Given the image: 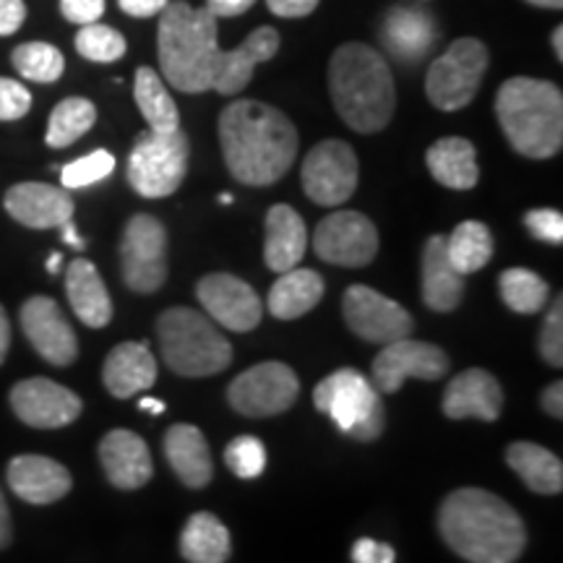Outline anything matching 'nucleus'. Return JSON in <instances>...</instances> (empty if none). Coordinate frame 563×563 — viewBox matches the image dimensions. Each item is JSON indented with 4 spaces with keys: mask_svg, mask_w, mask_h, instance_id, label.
Masks as SVG:
<instances>
[{
    "mask_svg": "<svg viewBox=\"0 0 563 563\" xmlns=\"http://www.w3.org/2000/svg\"><path fill=\"white\" fill-rule=\"evenodd\" d=\"M394 548L386 543H378V540L361 538L355 545H352V561L355 563H394Z\"/></svg>",
    "mask_w": 563,
    "mask_h": 563,
    "instance_id": "obj_46",
    "label": "nucleus"
},
{
    "mask_svg": "<svg viewBox=\"0 0 563 563\" xmlns=\"http://www.w3.org/2000/svg\"><path fill=\"white\" fill-rule=\"evenodd\" d=\"M527 230L538 241L561 245L563 243V214L559 209H532L525 214Z\"/></svg>",
    "mask_w": 563,
    "mask_h": 563,
    "instance_id": "obj_43",
    "label": "nucleus"
},
{
    "mask_svg": "<svg viewBox=\"0 0 563 563\" xmlns=\"http://www.w3.org/2000/svg\"><path fill=\"white\" fill-rule=\"evenodd\" d=\"M217 19L207 9H191L186 0L167 3L159 13L157 55L162 79L186 95L211 89V74L220 53Z\"/></svg>",
    "mask_w": 563,
    "mask_h": 563,
    "instance_id": "obj_4",
    "label": "nucleus"
},
{
    "mask_svg": "<svg viewBox=\"0 0 563 563\" xmlns=\"http://www.w3.org/2000/svg\"><path fill=\"white\" fill-rule=\"evenodd\" d=\"M496 115L514 152L548 159L563 146V95L553 81L517 76L501 84Z\"/></svg>",
    "mask_w": 563,
    "mask_h": 563,
    "instance_id": "obj_5",
    "label": "nucleus"
},
{
    "mask_svg": "<svg viewBox=\"0 0 563 563\" xmlns=\"http://www.w3.org/2000/svg\"><path fill=\"white\" fill-rule=\"evenodd\" d=\"M266 5H269V11L274 13V16L302 19V16H308V13L316 11L319 0H266Z\"/></svg>",
    "mask_w": 563,
    "mask_h": 563,
    "instance_id": "obj_48",
    "label": "nucleus"
},
{
    "mask_svg": "<svg viewBox=\"0 0 563 563\" xmlns=\"http://www.w3.org/2000/svg\"><path fill=\"white\" fill-rule=\"evenodd\" d=\"M543 410L555 420L563 418V384L561 382H553L543 391Z\"/></svg>",
    "mask_w": 563,
    "mask_h": 563,
    "instance_id": "obj_51",
    "label": "nucleus"
},
{
    "mask_svg": "<svg viewBox=\"0 0 563 563\" xmlns=\"http://www.w3.org/2000/svg\"><path fill=\"white\" fill-rule=\"evenodd\" d=\"M112 170H115V157L108 150H97L63 167L60 183L66 191H76V188L95 186V183L110 178Z\"/></svg>",
    "mask_w": 563,
    "mask_h": 563,
    "instance_id": "obj_40",
    "label": "nucleus"
},
{
    "mask_svg": "<svg viewBox=\"0 0 563 563\" xmlns=\"http://www.w3.org/2000/svg\"><path fill=\"white\" fill-rule=\"evenodd\" d=\"M540 355L548 365L561 368L563 365V300L555 298L551 313L545 316L543 329H540Z\"/></svg>",
    "mask_w": 563,
    "mask_h": 563,
    "instance_id": "obj_42",
    "label": "nucleus"
},
{
    "mask_svg": "<svg viewBox=\"0 0 563 563\" xmlns=\"http://www.w3.org/2000/svg\"><path fill=\"white\" fill-rule=\"evenodd\" d=\"M498 290L506 306L514 313L534 316L545 308V302L551 300V287L548 282L530 269H506L498 277Z\"/></svg>",
    "mask_w": 563,
    "mask_h": 563,
    "instance_id": "obj_37",
    "label": "nucleus"
},
{
    "mask_svg": "<svg viewBox=\"0 0 563 563\" xmlns=\"http://www.w3.org/2000/svg\"><path fill=\"white\" fill-rule=\"evenodd\" d=\"M26 19L24 0H0V37L19 32Z\"/></svg>",
    "mask_w": 563,
    "mask_h": 563,
    "instance_id": "obj_47",
    "label": "nucleus"
},
{
    "mask_svg": "<svg viewBox=\"0 0 563 563\" xmlns=\"http://www.w3.org/2000/svg\"><path fill=\"white\" fill-rule=\"evenodd\" d=\"M32 110V95L24 84L0 79V121H19Z\"/></svg>",
    "mask_w": 563,
    "mask_h": 563,
    "instance_id": "obj_44",
    "label": "nucleus"
},
{
    "mask_svg": "<svg viewBox=\"0 0 563 563\" xmlns=\"http://www.w3.org/2000/svg\"><path fill=\"white\" fill-rule=\"evenodd\" d=\"M97 121V108L84 97H68L55 104L47 123L45 141L53 150H66V146L79 141Z\"/></svg>",
    "mask_w": 563,
    "mask_h": 563,
    "instance_id": "obj_36",
    "label": "nucleus"
},
{
    "mask_svg": "<svg viewBox=\"0 0 563 563\" xmlns=\"http://www.w3.org/2000/svg\"><path fill=\"white\" fill-rule=\"evenodd\" d=\"M342 313L352 334H357L365 342L389 344L412 334V316L399 306L397 300L386 298L373 287L352 285L344 292Z\"/></svg>",
    "mask_w": 563,
    "mask_h": 563,
    "instance_id": "obj_14",
    "label": "nucleus"
},
{
    "mask_svg": "<svg viewBox=\"0 0 563 563\" xmlns=\"http://www.w3.org/2000/svg\"><path fill=\"white\" fill-rule=\"evenodd\" d=\"M9 485L21 501L45 506L66 496L70 490V475L51 456L21 454L9 464Z\"/></svg>",
    "mask_w": 563,
    "mask_h": 563,
    "instance_id": "obj_23",
    "label": "nucleus"
},
{
    "mask_svg": "<svg viewBox=\"0 0 563 563\" xmlns=\"http://www.w3.org/2000/svg\"><path fill=\"white\" fill-rule=\"evenodd\" d=\"M449 357L446 352L435 344L418 342L405 336V340L384 344L373 361L371 376L373 386L382 394H394L402 389L407 378H420V382H439L446 376Z\"/></svg>",
    "mask_w": 563,
    "mask_h": 563,
    "instance_id": "obj_15",
    "label": "nucleus"
},
{
    "mask_svg": "<svg viewBox=\"0 0 563 563\" xmlns=\"http://www.w3.org/2000/svg\"><path fill=\"white\" fill-rule=\"evenodd\" d=\"M382 40L397 60L420 63L435 45L433 16L415 5H397L386 13Z\"/></svg>",
    "mask_w": 563,
    "mask_h": 563,
    "instance_id": "obj_25",
    "label": "nucleus"
},
{
    "mask_svg": "<svg viewBox=\"0 0 563 563\" xmlns=\"http://www.w3.org/2000/svg\"><path fill=\"white\" fill-rule=\"evenodd\" d=\"M224 462H228L230 473L241 481H256L266 470V449L256 435H238L224 449Z\"/></svg>",
    "mask_w": 563,
    "mask_h": 563,
    "instance_id": "obj_41",
    "label": "nucleus"
},
{
    "mask_svg": "<svg viewBox=\"0 0 563 563\" xmlns=\"http://www.w3.org/2000/svg\"><path fill=\"white\" fill-rule=\"evenodd\" d=\"M357 178V154L340 139L321 141L302 159V191L319 207H342L355 194Z\"/></svg>",
    "mask_w": 563,
    "mask_h": 563,
    "instance_id": "obj_11",
    "label": "nucleus"
},
{
    "mask_svg": "<svg viewBox=\"0 0 563 563\" xmlns=\"http://www.w3.org/2000/svg\"><path fill=\"white\" fill-rule=\"evenodd\" d=\"M316 410L329 415L342 433L355 441H376L384 433L386 410L382 391L355 368H340L313 389Z\"/></svg>",
    "mask_w": 563,
    "mask_h": 563,
    "instance_id": "obj_7",
    "label": "nucleus"
},
{
    "mask_svg": "<svg viewBox=\"0 0 563 563\" xmlns=\"http://www.w3.org/2000/svg\"><path fill=\"white\" fill-rule=\"evenodd\" d=\"M9 347H11V323H9V316L3 311V306H0V363H3L5 355H9Z\"/></svg>",
    "mask_w": 563,
    "mask_h": 563,
    "instance_id": "obj_53",
    "label": "nucleus"
},
{
    "mask_svg": "<svg viewBox=\"0 0 563 563\" xmlns=\"http://www.w3.org/2000/svg\"><path fill=\"white\" fill-rule=\"evenodd\" d=\"M21 329L37 350L42 361L51 365H70L79 357V340L60 306L45 295H34L21 306Z\"/></svg>",
    "mask_w": 563,
    "mask_h": 563,
    "instance_id": "obj_17",
    "label": "nucleus"
},
{
    "mask_svg": "<svg viewBox=\"0 0 563 563\" xmlns=\"http://www.w3.org/2000/svg\"><path fill=\"white\" fill-rule=\"evenodd\" d=\"M76 51L91 63H115L125 55V37L104 24H84L76 34Z\"/></svg>",
    "mask_w": 563,
    "mask_h": 563,
    "instance_id": "obj_39",
    "label": "nucleus"
},
{
    "mask_svg": "<svg viewBox=\"0 0 563 563\" xmlns=\"http://www.w3.org/2000/svg\"><path fill=\"white\" fill-rule=\"evenodd\" d=\"M191 159V141L180 129L144 131L129 157V183L144 199H165L180 188Z\"/></svg>",
    "mask_w": 563,
    "mask_h": 563,
    "instance_id": "obj_8",
    "label": "nucleus"
},
{
    "mask_svg": "<svg viewBox=\"0 0 563 563\" xmlns=\"http://www.w3.org/2000/svg\"><path fill=\"white\" fill-rule=\"evenodd\" d=\"M11 63L26 81L37 84L58 81L63 76V68H66L63 53L55 45H51V42H24V45H19L13 51Z\"/></svg>",
    "mask_w": 563,
    "mask_h": 563,
    "instance_id": "obj_38",
    "label": "nucleus"
},
{
    "mask_svg": "<svg viewBox=\"0 0 563 563\" xmlns=\"http://www.w3.org/2000/svg\"><path fill=\"white\" fill-rule=\"evenodd\" d=\"M220 146L232 178L243 186H272L298 157V129L285 112L266 102L238 100L222 110Z\"/></svg>",
    "mask_w": 563,
    "mask_h": 563,
    "instance_id": "obj_1",
    "label": "nucleus"
},
{
    "mask_svg": "<svg viewBox=\"0 0 563 563\" xmlns=\"http://www.w3.org/2000/svg\"><path fill=\"white\" fill-rule=\"evenodd\" d=\"M443 543L470 563H514L527 548V527L496 493L460 488L439 511Z\"/></svg>",
    "mask_w": 563,
    "mask_h": 563,
    "instance_id": "obj_2",
    "label": "nucleus"
},
{
    "mask_svg": "<svg viewBox=\"0 0 563 563\" xmlns=\"http://www.w3.org/2000/svg\"><path fill=\"white\" fill-rule=\"evenodd\" d=\"M11 407L32 428H63L81 415V399L51 378H26L11 389Z\"/></svg>",
    "mask_w": 563,
    "mask_h": 563,
    "instance_id": "obj_18",
    "label": "nucleus"
},
{
    "mask_svg": "<svg viewBox=\"0 0 563 563\" xmlns=\"http://www.w3.org/2000/svg\"><path fill=\"white\" fill-rule=\"evenodd\" d=\"M323 298V277L313 269H295L282 272L279 279L274 282L266 308L274 319L292 321L313 311Z\"/></svg>",
    "mask_w": 563,
    "mask_h": 563,
    "instance_id": "obj_31",
    "label": "nucleus"
},
{
    "mask_svg": "<svg viewBox=\"0 0 563 563\" xmlns=\"http://www.w3.org/2000/svg\"><path fill=\"white\" fill-rule=\"evenodd\" d=\"M475 144L462 136L439 139L431 150L426 152L428 170L441 186L454 188V191H470L481 180L475 159Z\"/></svg>",
    "mask_w": 563,
    "mask_h": 563,
    "instance_id": "obj_30",
    "label": "nucleus"
},
{
    "mask_svg": "<svg viewBox=\"0 0 563 563\" xmlns=\"http://www.w3.org/2000/svg\"><path fill=\"white\" fill-rule=\"evenodd\" d=\"M180 553L188 563H228L232 553L228 527L209 511L194 514L180 532Z\"/></svg>",
    "mask_w": 563,
    "mask_h": 563,
    "instance_id": "obj_33",
    "label": "nucleus"
},
{
    "mask_svg": "<svg viewBox=\"0 0 563 563\" xmlns=\"http://www.w3.org/2000/svg\"><path fill=\"white\" fill-rule=\"evenodd\" d=\"M196 295L209 319L230 332H253L262 323V298L235 274H207L196 285Z\"/></svg>",
    "mask_w": 563,
    "mask_h": 563,
    "instance_id": "obj_16",
    "label": "nucleus"
},
{
    "mask_svg": "<svg viewBox=\"0 0 563 563\" xmlns=\"http://www.w3.org/2000/svg\"><path fill=\"white\" fill-rule=\"evenodd\" d=\"M66 295L70 308L91 329L108 327L112 319V300L108 287L87 258H74L66 272Z\"/></svg>",
    "mask_w": 563,
    "mask_h": 563,
    "instance_id": "obj_29",
    "label": "nucleus"
},
{
    "mask_svg": "<svg viewBox=\"0 0 563 563\" xmlns=\"http://www.w3.org/2000/svg\"><path fill=\"white\" fill-rule=\"evenodd\" d=\"M157 340L167 368L178 376H214L232 363V344L207 313L194 308H167L157 319Z\"/></svg>",
    "mask_w": 563,
    "mask_h": 563,
    "instance_id": "obj_6",
    "label": "nucleus"
},
{
    "mask_svg": "<svg viewBox=\"0 0 563 563\" xmlns=\"http://www.w3.org/2000/svg\"><path fill=\"white\" fill-rule=\"evenodd\" d=\"M329 91L342 121L357 133L384 131L397 108L389 63L365 42H347L332 55Z\"/></svg>",
    "mask_w": 563,
    "mask_h": 563,
    "instance_id": "obj_3",
    "label": "nucleus"
},
{
    "mask_svg": "<svg viewBox=\"0 0 563 563\" xmlns=\"http://www.w3.org/2000/svg\"><path fill=\"white\" fill-rule=\"evenodd\" d=\"M139 410H144L150 415H162V412H165V402H162V399L144 397V399H139Z\"/></svg>",
    "mask_w": 563,
    "mask_h": 563,
    "instance_id": "obj_55",
    "label": "nucleus"
},
{
    "mask_svg": "<svg viewBox=\"0 0 563 563\" xmlns=\"http://www.w3.org/2000/svg\"><path fill=\"white\" fill-rule=\"evenodd\" d=\"M279 51V34L274 26H258L245 37L235 51H220L211 74V89L224 97L241 95L251 84L258 63L272 60Z\"/></svg>",
    "mask_w": 563,
    "mask_h": 563,
    "instance_id": "obj_19",
    "label": "nucleus"
},
{
    "mask_svg": "<svg viewBox=\"0 0 563 563\" xmlns=\"http://www.w3.org/2000/svg\"><path fill=\"white\" fill-rule=\"evenodd\" d=\"M123 279L133 292L152 295L167 279V230L157 217L133 214L121 241Z\"/></svg>",
    "mask_w": 563,
    "mask_h": 563,
    "instance_id": "obj_10",
    "label": "nucleus"
},
{
    "mask_svg": "<svg viewBox=\"0 0 563 563\" xmlns=\"http://www.w3.org/2000/svg\"><path fill=\"white\" fill-rule=\"evenodd\" d=\"M441 407L443 415L452 420L477 418L493 422L504 410V389L488 371L470 368L449 382Z\"/></svg>",
    "mask_w": 563,
    "mask_h": 563,
    "instance_id": "obj_21",
    "label": "nucleus"
},
{
    "mask_svg": "<svg viewBox=\"0 0 563 563\" xmlns=\"http://www.w3.org/2000/svg\"><path fill=\"white\" fill-rule=\"evenodd\" d=\"M253 3H256V0H207V5H203V9H207L211 16L220 21V19L241 16V13L249 11Z\"/></svg>",
    "mask_w": 563,
    "mask_h": 563,
    "instance_id": "obj_49",
    "label": "nucleus"
},
{
    "mask_svg": "<svg viewBox=\"0 0 563 563\" xmlns=\"http://www.w3.org/2000/svg\"><path fill=\"white\" fill-rule=\"evenodd\" d=\"M488 70V47L475 37H460L435 58L426 76V95L443 112L467 108Z\"/></svg>",
    "mask_w": 563,
    "mask_h": 563,
    "instance_id": "obj_9",
    "label": "nucleus"
},
{
    "mask_svg": "<svg viewBox=\"0 0 563 563\" xmlns=\"http://www.w3.org/2000/svg\"><path fill=\"white\" fill-rule=\"evenodd\" d=\"M464 298V274L446 256V238H428L422 249V300L435 313H449Z\"/></svg>",
    "mask_w": 563,
    "mask_h": 563,
    "instance_id": "obj_26",
    "label": "nucleus"
},
{
    "mask_svg": "<svg viewBox=\"0 0 563 563\" xmlns=\"http://www.w3.org/2000/svg\"><path fill=\"white\" fill-rule=\"evenodd\" d=\"M551 42H553V51H555V58H559V60H563V26H555V30H553V37H551Z\"/></svg>",
    "mask_w": 563,
    "mask_h": 563,
    "instance_id": "obj_56",
    "label": "nucleus"
},
{
    "mask_svg": "<svg viewBox=\"0 0 563 563\" xmlns=\"http://www.w3.org/2000/svg\"><path fill=\"white\" fill-rule=\"evenodd\" d=\"M100 462L108 481L121 490H139L152 481L154 464L146 441L133 431L118 428L100 443Z\"/></svg>",
    "mask_w": 563,
    "mask_h": 563,
    "instance_id": "obj_22",
    "label": "nucleus"
},
{
    "mask_svg": "<svg viewBox=\"0 0 563 563\" xmlns=\"http://www.w3.org/2000/svg\"><path fill=\"white\" fill-rule=\"evenodd\" d=\"M530 5H540V9H563V0H527Z\"/></svg>",
    "mask_w": 563,
    "mask_h": 563,
    "instance_id": "obj_57",
    "label": "nucleus"
},
{
    "mask_svg": "<svg viewBox=\"0 0 563 563\" xmlns=\"http://www.w3.org/2000/svg\"><path fill=\"white\" fill-rule=\"evenodd\" d=\"M300 394V382L290 365L269 361L249 368L230 384L232 410L245 418H274L287 412Z\"/></svg>",
    "mask_w": 563,
    "mask_h": 563,
    "instance_id": "obj_12",
    "label": "nucleus"
},
{
    "mask_svg": "<svg viewBox=\"0 0 563 563\" xmlns=\"http://www.w3.org/2000/svg\"><path fill=\"white\" fill-rule=\"evenodd\" d=\"M167 3H170V0H118V5H121L129 16H136V19L159 16Z\"/></svg>",
    "mask_w": 563,
    "mask_h": 563,
    "instance_id": "obj_50",
    "label": "nucleus"
},
{
    "mask_svg": "<svg viewBox=\"0 0 563 563\" xmlns=\"http://www.w3.org/2000/svg\"><path fill=\"white\" fill-rule=\"evenodd\" d=\"M313 251L327 264L361 269L376 258L378 230L361 211H334L316 228Z\"/></svg>",
    "mask_w": 563,
    "mask_h": 563,
    "instance_id": "obj_13",
    "label": "nucleus"
},
{
    "mask_svg": "<svg viewBox=\"0 0 563 563\" xmlns=\"http://www.w3.org/2000/svg\"><path fill=\"white\" fill-rule=\"evenodd\" d=\"M5 211L19 224L32 230L60 228L74 220V199L66 188L47 186V183H19L5 194Z\"/></svg>",
    "mask_w": 563,
    "mask_h": 563,
    "instance_id": "obj_20",
    "label": "nucleus"
},
{
    "mask_svg": "<svg viewBox=\"0 0 563 563\" xmlns=\"http://www.w3.org/2000/svg\"><path fill=\"white\" fill-rule=\"evenodd\" d=\"M60 13L70 24H95L102 19L104 0H60Z\"/></svg>",
    "mask_w": 563,
    "mask_h": 563,
    "instance_id": "obj_45",
    "label": "nucleus"
},
{
    "mask_svg": "<svg viewBox=\"0 0 563 563\" xmlns=\"http://www.w3.org/2000/svg\"><path fill=\"white\" fill-rule=\"evenodd\" d=\"M102 382L112 397L131 399L152 389L157 382V361L146 342H123L110 352L102 368Z\"/></svg>",
    "mask_w": 563,
    "mask_h": 563,
    "instance_id": "obj_24",
    "label": "nucleus"
},
{
    "mask_svg": "<svg viewBox=\"0 0 563 563\" xmlns=\"http://www.w3.org/2000/svg\"><path fill=\"white\" fill-rule=\"evenodd\" d=\"M133 100H136L141 115L150 123V131L170 133L180 129L178 104L165 87V79L150 66H141L133 79Z\"/></svg>",
    "mask_w": 563,
    "mask_h": 563,
    "instance_id": "obj_34",
    "label": "nucleus"
},
{
    "mask_svg": "<svg viewBox=\"0 0 563 563\" xmlns=\"http://www.w3.org/2000/svg\"><path fill=\"white\" fill-rule=\"evenodd\" d=\"M220 201H222V203H232V196H230V194H224V196H222V199H220Z\"/></svg>",
    "mask_w": 563,
    "mask_h": 563,
    "instance_id": "obj_59",
    "label": "nucleus"
},
{
    "mask_svg": "<svg viewBox=\"0 0 563 563\" xmlns=\"http://www.w3.org/2000/svg\"><path fill=\"white\" fill-rule=\"evenodd\" d=\"M60 262H63L60 253H53V256L47 258V272H51V274H58V272H60Z\"/></svg>",
    "mask_w": 563,
    "mask_h": 563,
    "instance_id": "obj_58",
    "label": "nucleus"
},
{
    "mask_svg": "<svg viewBox=\"0 0 563 563\" xmlns=\"http://www.w3.org/2000/svg\"><path fill=\"white\" fill-rule=\"evenodd\" d=\"M63 228V241H66L68 245H74L76 251H84V241L79 238V230H76L74 220H68L66 224H60Z\"/></svg>",
    "mask_w": 563,
    "mask_h": 563,
    "instance_id": "obj_54",
    "label": "nucleus"
},
{
    "mask_svg": "<svg viewBox=\"0 0 563 563\" xmlns=\"http://www.w3.org/2000/svg\"><path fill=\"white\" fill-rule=\"evenodd\" d=\"M308 249V230L302 217L287 203H277L266 214L264 262L272 272H290L302 262Z\"/></svg>",
    "mask_w": 563,
    "mask_h": 563,
    "instance_id": "obj_27",
    "label": "nucleus"
},
{
    "mask_svg": "<svg viewBox=\"0 0 563 563\" xmlns=\"http://www.w3.org/2000/svg\"><path fill=\"white\" fill-rule=\"evenodd\" d=\"M165 456L173 473L180 477L188 488H207L214 477V462H211L209 443L196 426L178 422L165 433Z\"/></svg>",
    "mask_w": 563,
    "mask_h": 563,
    "instance_id": "obj_28",
    "label": "nucleus"
},
{
    "mask_svg": "<svg viewBox=\"0 0 563 563\" xmlns=\"http://www.w3.org/2000/svg\"><path fill=\"white\" fill-rule=\"evenodd\" d=\"M11 545V511L5 504L3 490H0V551Z\"/></svg>",
    "mask_w": 563,
    "mask_h": 563,
    "instance_id": "obj_52",
    "label": "nucleus"
},
{
    "mask_svg": "<svg viewBox=\"0 0 563 563\" xmlns=\"http://www.w3.org/2000/svg\"><path fill=\"white\" fill-rule=\"evenodd\" d=\"M506 462L522 477L525 485L543 496H555L563 490V464L553 452L532 441H517L506 449Z\"/></svg>",
    "mask_w": 563,
    "mask_h": 563,
    "instance_id": "obj_32",
    "label": "nucleus"
},
{
    "mask_svg": "<svg viewBox=\"0 0 563 563\" xmlns=\"http://www.w3.org/2000/svg\"><path fill=\"white\" fill-rule=\"evenodd\" d=\"M446 256L464 277L481 272L493 258V235L488 224L477 220L456 224V230L446 238Z\"/></svg>",
    "mask_w": 563,
    "mask_h": 563,
    "instance_id": "obj_35",
    "label": "nucleus"
}]
</instances>
